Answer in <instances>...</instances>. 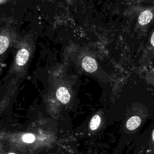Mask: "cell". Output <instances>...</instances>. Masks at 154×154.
Returning <instances> with one entry per match:
<instances>
[{"mask_svg":"<svg viewBox=\"0 0 154 154\" xmlns=\"http://www.w3.org/2000/svg\"><path fill=\"white\" fill-rule=\"evenodd\" d=\"M9 46V40L5 35L0 36V54L4 53Z\"/></svg>","mask_w":154,"mask_h":154,"instance_id":"cell-7","label":"cell"},{"mask_svg":"<svg viewBox=\"0 0 154 154\" xmlns=\"http://www.w3.org/2000/svg\"><path fill=\"white\" fill-rule=\"evenodd\" d=\"M101 122V119L99 115H95L94 116L90 123V128L91 131H95L96 130L99 126H100Z\"/></svg>","mask_w":154,"mask_h":154,"instance_id":"cell-6","label":"cell"},{"mask_svg":"<svg viewBox=\"0 0 154 154\" xmlns=\"http://www.w3.org/2000/svg\"><path fill=\"white\" fill-rule=\"evenodd\" d=\"M56 96L58 100L63 103H67L70 99V94L68 90L64 87H60L57 90Z\"/></svg>","mask_w":154,"mask_h":154,"instance_id":"cell-2","label":"cell"},{"mask_svg":"<svg viewBox=\"0 0 154 154\" xmlns=\"http://www.w3.org/2000/svg\"><path fill=\"white\" fill-rule=\"evenodd\" d=\"M141 119L138 116H132L126 123V128L129 132L136 130L141 124Z\"/></svg>","mask_w":154,"mask_h":154,"instance_id":"cell-4","label":"cell"},{"mask_svg":"<svg viewBox=\"0 0 154 154\" xmlns=\"http://www.w3.org/2000/svg\"><path fill=\"white\" fill-rule=\"evenodd\" d=\"M146 144H145L138 146L135 149H134L132 154H146Z\"/></svg>","mask_w":154,"mask_h":154,"instance_id":"cell-8","label":"cell"},{"mask_svg":"<svg viewBox=\"0 0 154 154\" xmlns=\"http://www.w3.org/2000/svg\"><path fill=\"white\" fill-rule=\"evenodd\" d=\"M82 67L86 72L92 73L96 70L97 64L94 59L90 57L86 56L82 61Z\"/></svg>","mask_w":154,"mask_h":154,"instance_id":"cell-1","label":"cell"},{"mask_svg":"<svg viewBox=\"0 0 154 154\" xmlns=\"http://www.w3.org/2000/svg\"><path fill=\"white\" fill-rule=\"evenodd\" d=\"M22 140L25 143H31L35 140V136L32 134H26L23 135Z\"/></svg>","mask_w":154,"mask_h":154,"instance_id":"cell-9","label":"cell"},{"mask_svg":"<svg viewBox=\"0 0 154 154\" xmlns=\"http://www.w3.org/2000/svg\"><path fill=\"white\" fill-rule=\"evenodd\" d=\"M150 42H151V44L154 46V32L153 33V34H152V35L151 37Z\"/></svg>","mask_w":154,"mask_h":154,"instance_id":"cell-10","label":"cell"},{"mask_svg":"<svg viewBox=\"0 0 154 154\" xmlns=\"http://www.w3.org/2000/svg\"><path fill=\"white\" fill-rule=\"evenodd\" d=\"M153 17V13L150 10H146L142 12L138 17V23L141 25L147 24Z\"/></svg>","mask_w":154,"mask_h":154,"instance_id":"cell-5","label":"cell"},{"mask_svg":"<svg viewBox=\"0 0 154 154\" xmlns=\"http://www.w3.org/2000/svg\"><path fill=\"white\" fill-rule=\"evenodd\" d=\"M29 53L28 51L25 48L20 49L16 55V62L18 66H23L28 60Z\"/></svg>","mask_w":154,"mask_h":154,"instance_id":"cell-3","label":"cell"},{"mask_svg":"<svg viewBox=\"0 0 154 154\" xmlns=\"http://www.w3.org/2000/svg\"><path fill=\"white\" fill-rule=\"evenodd\" d=\"M8 154H16V153H9Z\"/></svg>","mask_w":154,"mask_h":154,"instance_id":"cell-11","label":"cell"}]
</instances>
